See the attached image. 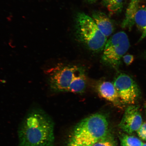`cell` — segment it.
<instances>
[{
	"label": "cell",
	"instance_id": "9a60e30c",
	"mask_svg": "<svg viewBox=\"0 0 146 146\" xmlns=\"http://www.w3.org/2000/svg\"><path fill=\"white\" fill-rule=\"evenodd\" d=\"M137 133L139 137L143 140L146 141V123H143L137 131Z\"/></svg>",
	"mask_w": 146,
	"mask_h": 146
},
{
	"label": "cell",
	"instance_id": "52a82bcc",
	"mask_svg": "<svg viewBox=\"0 0 146 146\" xmlns=\"http://www.w3.org/2000/svg\"><path fill=\"white\" fill-rule=\"evenodd\" d=\"M142 123V116L138 106L131 105L126 109L120 127L128 134L137 132Z\"/></svg>",
	"mask_w": 146,
	"mask_h": 146
},
{
	"label": "cell",
	"instance_id": "5b68a950",
	"mask_svg": "<svg viewBox=\"0 0 146 146\" xmlns=\"http://www.w3.org/2000/svg\"><path fill=\"white\" fill-rule=\"evenodd\" d=\"M81 68L76 66L60 65L53 69L49 76V86L54 92L68 91L73 78Z\"/></svg>",
	"mask_w": 146,
	"mask_h": 146
},
{
	"label": "cell",
	"instance_id": "8992f818",
	"mask_svg": "<svg viewBox=\"0 0 146 146\" xmlns=\"http://www.w3.org/2000/svg\"><path fill=\"white\" fill-rule=\"evenodd\" d=\"M114 85L123 103L132 105L140 95L139 88L134 80L128 75L119 74L115 78Z\"/></svg>",
	"mask_w": 146,
	"mask_h": 146
},
{
	"label": "cell",
	"instance_id": "7c38bea8",
	"mask_svg": "<svg viewBox=\"0 0 146 146\" xmlns=\"http://www.w3.org/2000/svg\"><path fill=\"white\" fill-rule=\"evenodd\" d=\"M134 23L141 33L139 42L146 38V6L138 8L135 14Z\"/></svg>",
	"mask_w": 146,
	"mask_h": 146
},
{
	"label": "cell",
	"instance_id": "e0dca14e",
	"mask_svg": "<svg viewBox=\"0 0 146 146\" xmlns=\"http://www.w3.org/2000/svg\"><path fill=\"white\" fill-rule=\"evenodd\" d=\"M93 146H113L112 144L108 141H101L97 142Z\"/></svg>",
	"mask_w": 146,
	"mask_h": 146
},
{
	"label": "cell",
	"instance_id": "d6986e66",
	"mask_svg": "<svg viewBox=\"0 0 146 146\" xmlns=\"http://www.w3.org/2000/svg\"><path fill=\"white\" fill-rule=\"evenodd\" d=\"M142 146H146V143L143 144V145H142Z\"/></svg>",
	"mask_w": 146,
	"mask_h": 146
},
{
	"label": "cell",
	"instance_id": "2e32d148",
	"mask_svg": "<svg viewBox=\"0 0 146 146\" xmlns=\"http://www.w3.org/2000/svg\"><path fill=\"white\" fill-rule=\"evenodd\" d=\"M124 62L127 66L130 65L134 60V56L132 54H127L124 55L123 57Z\"/></svg>",
	"mask_w": 146,
	"mask_h": 146
},
{
	"label": "cell",
	"instance_id": "ffe728a7",
	"mask_svg": "<svg viewBox=\"0 0 146 146\" xmlns=\"http://www.w3.org/2000/svg\"></svg>",
	"mask_w": 146,
	"mask_h": 146
},
{
	"label": "cell",
	"instance_id": "ba28073f",
	"mask_svg": "<svg viewBox=\"0 0 146 146\" xmlns=\"http://www.w3.org/2000/svg\"><path fill=\"white\" fill-rule=\"evenodd\" d=\"M92 18L100 31L107 38L113 33L114 31L113 25L105 13L95 11L92 13Z\"/></svg>",
	"mask_w": 146,
	"mask_h": 146
},
{
	"label": "cell",
	"instance_id": "8fae6325",
	"mask_svg": "<svg viewBox=\"0 0 146 146\" xmlns=\"http://www.w3.org/2000/svg\"><path fill=\"white\" fill-rule=\"evenodd\" d=\"M140 0H130L126 11L125 18L122 23L123 28L130 29L134 25V18Z\"/></svg>",
	"mask_w": 146,
	"mask_h": 146
},
{
	"label": "cell",
	"instance_id": "9c48e42d",
	"mask_svg": "<svg viewBox=\"0 0 146 146\" xmlns=\"http://www.w3.org/2000/svg\"><path fill=\"white\" fill-rule=\"evenodd\" d=\"M97 90L102 97L109 101L117 104L120 100L114 84L110 82H101L97 86Z\"/></svg>",
	"mask_w": 146,
	"mask_h": 146
},
{
	"label": "cell",
	"instance_id": "3957f363",
	"mask_svg": "<svg viewBox=\"0 0 146 146\" xmlns=\"http://www.w3.org/2000/svg\"><path fill=\"white\" fill-rule=\"evenodd\" d=\"M76 30L78 38L91 50L98 52L103 50L107 37L102 33L92 17L80 13L76 18Z\"/></svg>",
	"mask_w": 146,
	"mask_h": 146
},
{
	"label": "cell",
	"instance_id": "ac0fdd59",
	"mask_svg": "<svg viewBox=\"0 0 146 146\" xmlns=\"http://www.w3.org/2000/svg\"><path fill=\"white\" fill-rule=\"evenodd\" d=\"M97 0H86V1L89 3H92L96 2Z\"/></svg>",
	"mask_w": 146,
	"mask_h": 146
},
{
	"label": "cell",
	"instance_id": "6da1fadb",
	"mask_svg": "<svg viewBox=\"0 0 146 146\" xmlns=\"http://www.w3.org/2000/svg\"><path fill=\"white\" fill-rule=\"evenodd\" d=\"M19 146H54V124L40 108L29 111L18 130Z\"/></svg>",
	"mask_w": 146,
	"mask_h": 146
},
{
	"label": "cell",
	"instance_id": "4fadbf2b",
	"mask_svg": "<svg viewBox=\"0 0 146 146\" xmlns=\"http://www.w3.org/2000/svg\"><path fill=\"white\" fill-rule=\"evenodd\" d=\"M123 0H103V3L110 15L120 11L123 8Z\"/></svg>",
	"mask_w": 146,
	"mask_h": 146
},
{
	"label": "cell",
	"instance_id": "7a4b0ae2",
	"mask_svg": "<svg viewBox=\"0 0 146 146\" xmlns=\"http://www.w3.org/2000/svg\"><path fill=\"white\" fill-rule=\"evenodd\" d=\"M108 131V122L104 116L91 115L76 125L68 146H93L105 138Z\"/></svg>",
	"mask_w": 146,
	"mask_h": 146
},
{
	"label": "cell",
	"instance_id": "5bb4252c",
	"mask_svg": "<svg viewBox=\"0 0 146 146\" xmlns=\"http://www.w3.org/2000/svg\"><path fill=\"white\" fill-rule=\"evenodd\" d=\"M120 141L123 146H142L144 144L136 137L126 134L122 136Z\"/></svg>",
	"mask_w": 146,
	"mask_h": 146
},
{
	"label": "cell",
	"instance_id": "30bf717a",
	"mask_svg": "<svg viewBox=\"0 0 146 146\" xmlns=\"http://www.w3.org/2000/svg\"><path fill=\"white\" fill-rule=\"evenodd\" d=\"M86 86V77L84 71L80 68L71 82L68 91L77 94H81L85 91Z\"/></svg>",
	"mask_w": 146,
	"mask_h": 146
},
{
	"label": "cell",
	"instance_id": "277c9868",
	"mask_svg": "<svg viewBox=\"0 0 146 146\" xmlns=\"http://www.w3.org/2000/svg\"><path fill=\"white\" fill-rule=\"evenodd\" d=\"M130 46L128 37L125 32L115 34L107 41L103 49L102 60L105 64L117 68Z\"/></svg>",
	"mask_w": 146,
	"mask_h": 146
}]
</instances>
